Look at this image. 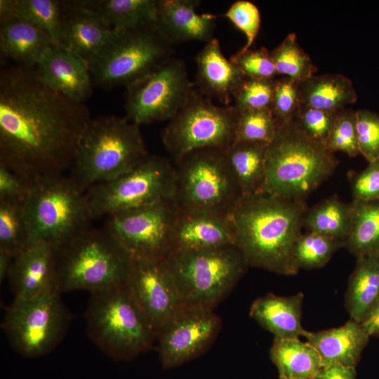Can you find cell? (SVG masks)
Segmentation results:
<instances>
[{"label":"cell","mask_w":379,"mask_h":379,"mask_svg":"<svg viewBox=\"0 0 379 379\" xmlns=\"http://www.w3.org/2000/svg\"><path fill=\"white\" fill-rule=\"evenodd\" d=\"M91 119L84 102L54 90L35 68L0 74V164L30 184L70 168Z\"/></svg>","instance_id":"1"},{"label":"cell","mask_w":379,"mask_h":379,"mask_svg":"<svg viewBox=\"0 0 379 379\" xmlns=\"http://www.w3.org/2000/svg\"><path fill=\"white\" fill-rule=\"evenodd\" d=\"M303 200L262 191L241 196L228 213L235 246L248 265L284 275L298 272L293 248L302 234Z\"/></svg>","instance_id":"2"},{"label":"cell","mask_w":379,"mask_h":379,"mask_svg":"<svg viewBox=\"0 0 379 379\" xmlns=\"http://www.w3.org/2000/svg\"><path fill=\"white\" fill-rule=\"evenodd\" d=\"M148 156L140 126L126 117H100L87 126L70 177L86 192L127 173Z\"/></svg>","instance_id":"3"},{"label":"cell","mask_w":379,"mask_h":379,"mask_svg":"<svg viewBox=\"0 0 379 379\" xmlns=\"http://www.w3.org/2000/svg\"><path fill=\"white\" fill-rule=\"evenodd\" d=\"M338 164L333 153L291 121L279 127L267 145L264 191L303 200L331 175Z\"/></svg>","instance_id":"4"},{"label":"cell","mask_w":379,"mask_h":379,"mask_svg":"<svg viewBox=\"0 0 379 379\" xmlns=\"http://www.w3.org/2000/svg\"><path fill=\"white\" fill-rule=\"evenodd\" d=\"M130 262L105 227H89L57 251L55 288L93 293L125 286Z\"/></svg>","instance_id":"5"},{"label":"cell","mask_w":379,"mask_h":379,"mask_svg":"<svg viewBox=\"0 0 379 379\" xmlns=\"http://www.w3.org/2000/svg\"><path fill=\"white\" fill-rule=\"evenodd\" d=\"M23 206L31 243L46 242L56 251L89 228L93 219L86 191L63 175L33 182Z\"/></svg>","instance_id":"6"},{"label":"cell","mask_w":379,"mask_h":379,"mask_svg":"<svg viewBox=\"0 0 379 379\" xmlns=\"http://www.w3.org/2000/svg\"><path fill=\"white\" fill-rule=\"evenodd\" d=\"M163 260L175 281L184 307L213 309L233 288L248 266L235 245L175 248Z\"/></svg>","instance_id":"7"},{"label":"cell","mask_w":379,"mask_h":379,"mask_svg":"<svg viewBox=\"0 0 379 379\" xmlns=\"http://www.w3.org/2000/svg\"><path fill=\"white\" fill-rule=\"evenodd\" d=\"M91 293L86 331L100 350L114 360L127 361L151 347L156 334L126 286Z\"/></svg>","instance_id":"8"},{"label":"cell","mask_w":379,"mask_h":379,"mask_svg":"<svg viewBox=\"0 0 379 379\" xmlns=\"http://www.w3.org/2000/svg\"><path fill=\"white\" fill-rule=\"evenodd\" d=\"M173 45L156 23L113 29L89 64L93 83L105 88L127 87L173 57Z\"/></svg>","instance_id":"9"},{"label":"cell","mask_w":379,"mask_h":379,"mask_svg":"<svg viewBox=\"0 0 379 379\" xmlns=\"http://www.w3.org/2000/svg\"><path fill=\"white\" fill-rule=\"evenodd\" d=\"M175 166L167 158L149 155L127 173L86 192L93 219L164 200L173 199Z\"/></svg>","instance_id":"10"},{"label":"cell","mask_w":379,"mask_h":379,"mask_svg":"<svg viewBox=\"0 0 379 379\" xmlns=\"http://www.w3.org/2000/svg\"><path fill=\"white\" fill-rule=\"evenodd\" d=\"M175 163L179 208L228 215L241 197L225 151L201 149Z\"/></svg>","instance_id":"11"},{"label":"cell","mask_w":379,"mask_h":379,"mask_svg":"<svg viewBox=\"0 0 379 379\" xmlns=\"http://www.w3.org/2000/svg\"><path fill=\"white\" fill-rule=\"evenodd\" d=\"M237 117L234 105H218L193 91L162 131V142L175 162L201 149L226 151L234 142Z\"/></svg>","instance_id":"12"},{"label":"cell","mask_w":379,"mask_h":379,"mask_svg":"<svg viewBox=\"0 0 379 379\" xmlns=\"http://www.w3.org/2000/svg\"><path fill=\"white\" fill-rule=\"evenodd\" d=\"M72 317L55 288L34 298H14L1 327L20 355L35 358L52 352L64 338Z\"/></svg>","instance_id":"13"},{"label":"cell","mask_w":379,"mask_h":379,"mask_svg":"<svg viewBox=\"0 0 379 379\" xmlns=\"http://www.w3.org/2000/svg\"><path fill=\"white\" fill-rule=\"evenodd\" d=\"M194 91L184 62L171 57L126 87V118L140 126L171 119Z\"/></svg>","instance_id":"14"},{"label":"cell","mask_w":379,"mask_h":379,"mask_svg":"<svg viewBox=\"0 0 379 379\" xmlns=\"http://www.w3.org/2000/svg\"><path fill=\"white\" fill-rule=\"evenodd\" d=\"M178 211L175 199L164 200L107 216L105 228L131 258H163L173 248Z\"/></svg>","instance_id":"15"},{"label":"cell","mask_w":379,"mask_h":379,"mask_svg":"<svg viewBox=\"0 0 379 379\" xmlns=\"http://www.w3.org/2000/svg\"><path fill=\"white\" fill-rule=\"evenodd\" d=\"M125 286L156 335L184 308L163 258H131Z\"/></svg>","instance_id":"16"},{"label":"cell","mask_w":379,"mask_h":379,"mask_svg":"<svg viewBox=\"0 0 379 379\" xmlns=\"http://www.w3.org/2000/svg\"><path fill=\"white\" fill-rule=\"evenodd\" d=\"M220 327V319L212 308H182L156 335L161 366L166 369L177 367L199 356Z\"/></svg>","instance_id":"17"},{"label":"cell","mask_w":379,"mask_h":379,"mask_svg":"<svg viewBox=\"0 0 379 379\" xmlns=\"http://www.w3.org/2000/svg\"><path fill=\"white\" fill-rule=\"evenodd\" d=\"M35 69L43 82L72 100L84 102L92 93L89 64L61 44L49 47Z\"/></svg>","instance_id":"18"},{"label":"cell","mask_w":379,"mask_h":379,"mask_svg":"<svg viewBox=\"0 0 379 379\" xmlns=\"http://www.w3.org/2000/svg\"><path fill=\"white\" fill-rule=\"evenodd\" d=\"M113 29L82 1H62L61 45L88 64L100 52Z\"/></svg>","instance_id":"19"},{"label":"cell","mask_w":379,"mask_h":379,"mask_svg":"<svg viewBox=\"0 0 379 379\" xmlns=\"http://www.w3.org/2000/svg\"><path fill=\"white\" fill-rule=\"evenodd\" d=\"M56 263L54 247L42 241L31 244L14 258L7 278L14 298H32L55 288Z\"/></svg>","instance_id":"20"},{"label":"cell","mask_w":379,"mask_h":379,"mask_svg":"<svg viewBox=\"0 0 379 379\" xmlns=\"http://www.w3.org/2000/svg\"><path fill=\"white\" fill-rule=\"evenodd\" d=\"M230 245H235V238L228 215L178 207L173 248L201 249Z\"/></svg>","instance_id":"21"},{"label":"cell","mask_w":379,"mask_h":379,"mask_svg":"<svg viewBox=\"0 0 379 379\" xmlns=\"http://www.w3.org/2000/svg\"><path fill=\"white\" fill-rule=\"evenodd\" d=\"M197 0H158L156 24L173 43L211 40L217 16L199 13Z\"/></svg>","instance_id":"22"},{"label":"cell","mask_w":379,"mask_h":379,"mask_svg":"<svg viewBox=\"0 0 379 379\" xmlns=\"http://www.w3.org/2000/svg\"><path fill=\"white\" fill-rule=\"evenodd\" d=\"M196 85L206 97L222 105L231 100L246 77L223 55L216 38L206 43L196 57Z\"/></svg>","instance_id":"23"},{"label":"cell","mask_w":379,"mask_h":379,"mask_svg":"<svg viewBox=\"0 0 379 379\" xmlns=\"http://www.w3.org/2000/svg\"><path fill=\"white\" fill-rule=\"evenodd\" d=\"M304 338L317 350L324 368L355 366L370 336L359 323L350 319L338 328L308 331Z\"/></svg>","instance_id":"24"},{"label":"cell","mask_w":379,"mask_h":379,"mask_svg":"<svg viewBox=\"0 0 379 379\" xmlns=\"http://www.w3.org/2000/svg\"><path fill=\"white\" fill-rule=\"evenodd\" d=\"M303 298L302 293L288 297L268 294L252 304L250 316L274 338L305 337L308 331L301 324Z\"/></svg>","instance_id":"25"},{"label":"cell","mask_w":379,"mask_h":379,"mask_svg":"<svg viewBox=\"0 0 379 379\" xmlns=\"http://www.w3.org/2000/svg\"><path fill=\"white\" fill-rule=\"evenodd\" d=\"M300 105L338 112L354 103L357 94L352 81L338 73L312 75L298 82Z\"/></svg>","instance_id":"26"},{"label":"cell","mask_w":379,"mask_h":379,"mask_svg":"<svg viewBox=\"0 0 379 379\" xmlns=\"http://www.w3.org/2000/svg\"><path fill=\"white\" fill-rule=\"evenodd\" d=\"M53 43L40 29L18 18L1 22V53L28 67H34Z\"/></svg>","instance_id":"27"},{"label":"cell","mask_w":379,"mask_h":379,"mask_svg":"<svg viewBox=\"0 0 379 379\" xmlns=\"http://www.w3.org/2000/svg\"><path fill=\"white\" fill-rule=\"evenodd\" d=\"M268 144L234 142L225 157L241 196L264 191Z\"/></svg>","instance_id":"28"},{"label":"cell","mask_w":379,"mask_h":379,"mask_svg":"<svg viewBox=\"0 0 379 379\" xmlns=\"http://www.w3.org/2000/svg\"><path fill=\"white\" fill-rule=\"evenodd\" d=\"M378 300L379 255L358 257L345 295L351 319L360 324Z\"/></svg>","instance_id":"29"},{"label":"cell","mask_w":379,"mask_h":379,"mask_svg":"<svg viewBox=\"0 0 379 379\" xmlns=\"http://www.w3.org/2000/svg\"><path fill=\"white\" fill-rule=\"evenodd\" d=\"M270 356L279 377L315 379L323 368L317 350L299 338H274Z\"/></svg>","instance_id":"30"},{"label":"cell","mask_w":379,"mask_h":379,"mask_svg":"<svg viewBox=\"0 0 379 379\" xmlns=\"http://www.w3.org/2000/svg\"><path fill=\"white\" fill-rule=\"evenodd\" d=\"M98 13L113 29H125L156 23L157 0L82 1Z\"/></svg>","instance_id":"31"},{"label":"cell","mask_w":379,"mask_h":379,"mask_svg":"<svg viewBox=\"0 0 379 379\" xmlns=\"http://www.w3.org/2000/svg\"><path fill=\"white\" fill-rule=\"evenodd\" d=\"M350 231L345 246L357 258L379 255V199L352 200Z\"/></svg>","instance_id":"32"},{"label":"cell","mask_w":379,"mask_h":379,"mask_svg":"<svg viewBox=\"0 0 379 379\" xmlns=\"http://www.w3.org/2000/svg\"><path fill=\"white\" fill-rule=\"evenodd\" d=\"M352 212L351 203L347 204L333 195L307 210L303 227L307 232L345 243L350 231Z\"/></svg>","instance_id":"33"},{"label":"cell","mask_w":379,"mask_h":379,"mask_svg":"<svg viewBox=\"0 0 379 379\" xmlns=\"http://www.w3.org/2000/svg\"><path fill=\"white\" fill-rule=\"evenodd\" d=\"M31 244L23 200H0V249L15 258Z\"/></svg>","instance_id":"34"},{"label":"cell","mask_w":379,"mask_h":379,"mask_svg":"<svg viewBox=\"0 0 379 379\" xmlns=\"http://www.w3.org/2000/svg\"><path fill=\"white\" fill-rule=\"evenodd\" d=\"M15 18L44 32L53 44H60L62 1L15 0Z\"/></svg>","instance_id":"35"},{"label":"cell","mask_w":379,"mask_h":379,"mask_svg":"<svg viewBox=\"0 0 379 379\" xmlns=\"http://www.w3.org/2000/svg\"><path fill=\"white\" fill-rule=\"evenodd\" d=\"M270 55L277 74L300 82L317 71L310 55L298 42L295 33H289Z\"/></svg>","instance_id":"36"},{"label":"cell","mask_w":379,"mask_h":379,"mask_svg":"<svg viewBox=\"0 0 379 379\" xmlns=\"http://www.w3.org/2000/svg\"><path fill=\"white\" fill-rule=\"evenodd\" d=\"M345 244L344 241L307 231L302 233L294 244L293 258L295 265L298 270L320 268Z\"/></svg>","instance_id":"37"},{"label":"cell","mask_w":379,"mask_h":379,"mask_svg":"<svg viewBox=\"0 0 379 379\" xmlns=\"http://www.w3.org/2000/svg\"><path fill=\"white\" fill-rule=\"evenodd\" d=\"M277 128L270 109L238 112L234 142L269 144Z\"/></svg>","instance_id":"38"},{"label":"cell","mask_w":379,"mask_h":379,"mask_svg":"<svg viewBox=\"0 0 379 379\" xmlns=\"http://www.w3.org/2000/svg\"><path fill=\"white\" fill-rule=\"evenodd\" d=\"M326 147L332 153L342 152L352 157L360 154L356 111L345 108L337 113Z\"/></svg>","instance_id":"39"},{"label":"cell","mask_w":379,"mask_h":379,"mask_svg":"<svg viewBox=\"0 0 379 379\" xmlns=\"http://www.w3.org/2000/svg\"><path fill=\"white\" fill-rule=\"evenodd\" d=\"M275 79L246 77L233 95L238 112L270 109Z\"/></svg>","instance_id":"40"},{"label":"cell","mask_w":379,"mask_h":379,"mask_svg":"<svg viewBox=\"0 0 379 379\" xmlns=\"http://www.w3.org/2000/svg\"><path fill=\"white\" fill-rule=\"evenodd\" d=\"M300 105L298 82L286 77L275 79L270 109L278 128L293 121Z\"/></svg>","instance_id":"41"},{"label":"cell","mask_w":379,"mask_h":379,"mask_svg":"<svg viewBox=\"0 0 379 379\" xmlns=\"http://www.w3.org/2000/svg\"><path fill=\"white\" fill-rule=\"evenodd\" d=\"M338 112L300 105L293 121L307 137L326 147Z\"/></svg>","instance_id":"42"},{"label":"cell","mask_w":379,"mask_h":379,"mask_svg":"<svg viewBox=\"0 0 379 379\" xmlns=\"http://www.w3.org/2000/svg\"><path fill=\"white\" fill-rule=\"evenodd\" d=\"M230 60L248 78L274 79L278 74L270 52L265 47L240 50Z\"/></svg>","instance_id":"43"},{"label":"cell","mask_w":379,"mask_h":379,"mask_svg":"<svg viewBox=\"0 0 379 379\" xmlns=\"http://www.w3.org/2000/svg\"><path fill=\"white\" fill-rule=\"evenodd\" d=\"M224 16L246 36V42L241 50L251 48L260 27V14L258 7L249 1L239 0L230 6Z\"/></svg>","instance_id":"44"},{"label":"cell","mask_w":379,"mask_h":379,"mask_svg":"<svg viewBox=\"0 0 379 379\" xmlns=\"http://www.w3.org/2000/svg\"><path fill=\"white\" fill-rule=\"evenodd\" d=\"M360 154L370 163L379 159V114L367 109L356 111Z\"/></svg>","instance_id":"45"},{"label":"cell","mask_w":379,"mask_h":379,"mask_svg":"<svg viewBox=\"0 0 379 379\" xmlns=\"http://www.w3.org/2000/svg\"><path fill=\"white\" fill-rule=\"evenodd\" d=\"M353 200L371 201L379 199V159L370 162L352 182Z\"/></svg>","instance_id":"46"},{"label":"cell","mask_w":379,"mask_h":379,"mask_svg":"<svg viewBox=\"0 0 379 379\" xmlns=\"http://www.w3.org/2000/svg\"><path fill=\"white\" fill-rule=\"evenodd\" d=\"M31 185L23 178L0 164V200H24Z\"/></svg>","instance_id":"47"},{"label":"cell","mask_w":379,"mask_h":379,"mask_svg":"<svg viewBox=\"0 0 379 379\" xmlns=\"http://www.w3.org/2000/svg\"><path fill=\"white\" fill-rule=\"evenodd\" d=\"M355 366L333 365L322 368L315 379H355Z\"/></svg>","instance_id":"48"},{"label":"cell","mask_w":379,"mask_h":379,"mask_svg":"<svg viewBox=\"0 0 379 379\" xmlns=\"http://www.w3.org/2000/svg\"><path fill=\"white\" fill-rule=\"evenodd\" d=\"M369 336H379V300L360 323Z\"/></svg>","instance_id":"49"},{"label":"cell","mask_w":379,"mask_h":379,"mask_svg":"<svg viewBox=\"0 0 379 379\" xmlns=\"http://www.w3.org/2000/svg\"><path fill=\"white\" fill-rule=\"evenodd\" d=\"M14 257L7 251L0 249V281L8 278Z\"/></svg>","instance_id":"50"},{"label":"cell","mask_w":379,"mask_h":379,"mask_svg":"<svg viewBox=\"0 0 379 379\" xmlns=\"http://www.w3.org/2000/svg\"><path fill=\"white\" fill-rule=\"evenodd\" d=\"M15 0L0 1V22H3L15 18Z\"/></svg>","instance_id":"51"},{"label":"cell","mask_w":379,"mask_h":379,"mask_svg":"<svg viewBox=\"0 0 379 379\" xmlns=\"http://www.w3.org/2000/svg\"><path fill=\"white\" fill-rule=\"evenodd\" d=\"M279 379H300V378H289L279 377ZM307 379H308V378H307Z\"/></svg>","instance_id":"52"}]
</instances>
